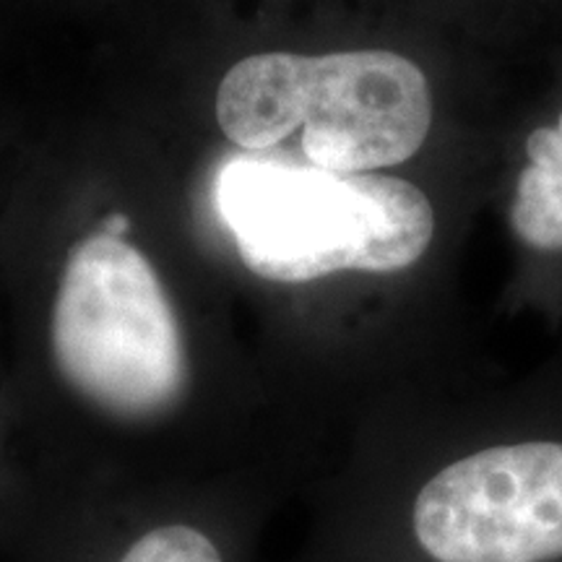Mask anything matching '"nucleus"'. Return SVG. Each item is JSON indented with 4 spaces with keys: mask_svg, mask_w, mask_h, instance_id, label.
Returning a JSON list of instances; mask_svg holds the SVG:
<instances>
[{
    "mask_svg": "<svg viewBox=\"0 0 562 562\" xmlns=\"http://www.w3.org/2000/svg\"><path fill=\"white\" fill-rule=\"evenodd\" d=\"M216 121L245 151H269L302 128V154L313 167L364 175L419 151L432 97L425 74L389 50L261 53L227 70Z\"/></svg>",
    "mask_w": 562,
    "mask_h": 562,
    "instance_id": "f03ea898",
    "label": "nucleus"
},
{
    "mask_svg": "<svg viewBox=\"0 0 562 562\" xmlns=\"http://www.w3.org/2000/svg\"><path fill=\"white\" fill-rule=\"evenodd\" d=\"M531 165L518 178L510 222L537 250H562V115L558 128H539L526 140Z\"/></svg>",
    "mask_w": 562,
    "mask_h": 562,
    "instance_id": "423d86ee",
    "label": "nucleus"
},
{
    "mask_svg": "<svg viewBox=\"0 0 562 562\" xmlns=\"http://www.w3.org/2000/svg\"><path fill=\"white\" fill-rule=\"evenodd\" d=\"M50 355L60 383L117 425H159L191 389L186 334L157 271L138 248L104 232L70 250Z\"/></svg>",
    "mask_w": 562,
    "mask_h": 562,
    "instance_id": "7ed1b4c3",
    "label": "nucleus"
},
{
    "mask_svg": "<svg viewBox=\"0 0 562 562\" xmlns=\"http://www.w3.org/2000/svg\"><path fill=\"white\" fill-rule=\"evenodd\" d=\"M414 537L435 562L562 558V442H516L453 461L419 490Z\"/></svg>",
    "mask_w": 562,
    "mask_h": 562,
    "instance_id": "20e7f679",
    "label": "nucleus"
},
{
    "mask_svg": "<svg viewBox=\"0 0 562 562\" xmlns=\"http://www.w3.org/2000/svg\"><path fill=\"white\" fill-rule=\"evenodd\" d=\"M214 201L243 263L281 284L402 271L425 256L435 232L430 201L412 182L328 172L290 154L229 157Z\"/></svg>",
    "mask_w": 562,
    "mask_h": 562,
    "instance_id": "f257e3e1",
    "label": "nucleus"
},
{
    "mask_svg": "<svg viewBox=\"0 0 562 562\" xmlns=\"http://www.w3.org/2000/svg\"><path fill=\"white\" fill-rule=\"evenodd\" d=\"M68 562H227L220 539L188 513H83Z\"/></svg>",
    "mask_w": 562,
    "mask_h": 562,
    "instance_id": "39448f33",
    "label": "nucleus"
},
{
    "mask_svg": "<svg viewBox=\"0 0 562 562\" xmlns=\"http://www.w3.org/2000/svg\"><path fill=\"white\" fill-rule=\"evenodd\" d=\"M128 229H131V222L125 214H110L102 224V232L110 237H123Z\"/></svg>",
    "mask_w": 562,
    "mask_h": 562,
    "instance_id": "0eeeda50",
    "label": "nucleus"
}]
</instances>
